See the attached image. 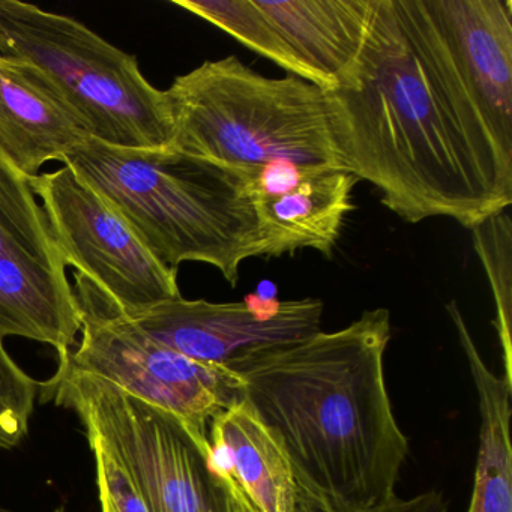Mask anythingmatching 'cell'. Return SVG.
<instances>
[{"label":"cell","instance_id":"1","mask_svg":"<svg viewBox=\"0 0 512 512\" xmlns=\"http://www.w3.org/2000/svg\"><path fill=\"white\" fill-rule=\"evenodd\" d=\"M346 172L406 223L467 229L512 203V160L464 88L425 0H377L361 56L326 91Z\"/></svg>","mask_w":512,"mask_h":512},{"label":"cell","instance_id":"2","mask_svg":"<svg viewBox=\"0 0 512 512\" xmlns=\"http://www.w3.org/2000/svg\"><path fill=\"white\" fill-rule=\"evenodd\" d=\"M391 337V313L376 308L338 331L227 362L287 455L298 503L349 512L397 496L410 446L386 388Z\"/></svg>","mask_w":512,"mask_h":512},{"label":"cell","instance_id":"3","mask_svg":"<svg viewBox=\"0 0 512 512\" xmlns=\"http://www.w3.org/2000/svg\"><path fill=\"white\" fill-rule=\"evenodd\" d=\"M101 194L169 268L214 266L232 286L260 256L253 176L173 148L130 149L95 139L62 160Z\"/></svg>","mask_w":512,"mask_h":512},{"label":"cell","instance_id":"4","mask_svg":"<svg viewBox=\"0 0 512 512\" xmlns=\"http://www.w3.org/2000/svg\"><path fill=\"white\" fill-rule=\"evenodd\" d=\"M166 95L176 151L254 179L278 164L344 170L326 91L301 77L269 79L227 56L176 77Z\"/></svg>","mask_w":512,"mask_h":512},{"label":"cell","instance_id":"5","mask_svg":"<svg viewBox=\"0 0 512 512\" xmlns=\"http://www.w3.org/2000/svg\"><path fill=\"white\" fill-rule=\"evenodd\" d=\"M0 53L25 62L61 95L91 139L118 148H169L172 113L137 59L79 20L0 0Z\"/></svg>","mask_w":512,"mask_h":512},{"label":"cell","instance_id":"6","mask_svg":"<svg viewBox=\"0 0 512 512\" xmlns=\"http://www.w3.org/2000/svg\"><path fill=\"white\" fill-rule=\"evenodd\" d=\"M40 394L77 413L88 440L127 472L149 512H229L223 482L209 466L208 437L176 416L64 364L40 383Z\"/></svg>","mask_w":512,"mask_h":512},{"label":"cell","instance_id":"7","mask_svg":"<svg viewBox=\"0 0 512 512\" xmlns=\"http://www.w3.org/2000/svg\"><path fill=\"white\" fill-rule=\"evenodd\" d=\"M76 287L82 338L59 364L112 383L202 437L218 413L241 400L242 380L232 368L194 361L157 343L113 311L88 280L76 275Z\"/></svg>","mask_w":512,"mask_h":512},{"label":"cell","instance_id":"8","mask_svg":"<svg viewBox=\"0 0 512 512\" xmlns=\"http://www.w3.org/2000/svg\"><path fill=\"white\" fill-rule=\"evenodd\" d=\"M65 265L119 314L181 298L178 269L163 265L128 221L71 167L29 179Z\"/></svg>","mask_w":512,"mask_h":512},{"label":"cell","instance_id":"9","mask_svg":"<svg viewBox=\"0 0 512 512\" xmlns=\"http://www.w3.org/2000/svg\"><path fill=\"white\" fill-rule=\"evenodd\" d=\"M121 316L152 340L187 358L226 365L250 350L316 334L322 323L323 302L310 298L278 302L251 295L241 302L215 304L181 296Z\"/></svg>","mask_w":512,"mask_h":512},{"label":"cell","instance_id":"10","mask_svg":"<svg viewBox=\"0 0 512 512\" xmlns=\"http://www.w3.org/2000/svg\"><path fill=\"white\" fill-rule=\"evenodd\" d=\"M425 7L491 136L512 160L511 0H425Z\"/></svg>","mask_w":512,"mask_h":512},{"label":"cell","instance_id":"11","mask_svg":"<svg viewBox=\"0 0 512 512\" xmlns=\"http://www.w3.org/2000/svg\"><path fill=\"white\" fill-rule=\"evenodd\" d=\"M358 181L334 167L278 164L263 170L253 188L260 256L280 257L302 248L331 256L353 209L352 190Z\"/></svg>","mask_w":512,"mask_h":512},{"label":"cell","instance_id":"12","mask_svg":"<svg viewBox=\"0 0 512 512\" xmlns=\"http://www.w3.org/2000/svg\"><path fill=\"white\" fill-rule=\"evenodd\" d=\"M91 139L61 95L31 65L0 53V152L26 178Z\"/></svg>","mask_w":512,"mask_h":512},{"label":"cell","instance_id":"13","mask_svg":"<svg viewBox=\"0 0 512 512\" xmlns=\"http://www.w3.org/2000/svg\"><path fill=\"white\" fill-rule=\"evenodd\" d=\"M310 71L314 85L337 88L355 67L377 0H256Z\"/></svg>","mask_w":512,"mask_h":512},{"label":"cell","instance_id":"14","mask_svg":"<svg viewBox=\"0 0 512 512\" xmlns=\"http://www.w3.org/2000/svg\"><path fill=\"white\" fill-rule=\"evenodd\" d=\"M212 469L229 476L259 512H295L298 488L287 455L245 400L218 413L208 430Z\"/></svg>","mask_w":512,"mask_h":512},{"label":"cell","instance_id":"15","mask_svg":"<svg viewBox=\"0 0 512 512\" xmlns=\"http://www.w3.org/2000/svg\"><path fill=\"white\" fill-rule=\"evenodd\" d=\"M47 263L65 265L43 206L0 152V325L22 308Z\"/></svg>","mask_w":512,"mask_h":512},{"label":"cell","instance_id":"16","mask_svg":"<svg viewBox=\"0 0 512 512\" xmlns=\"http://www.w3.org/2000/svg\"><path fill=\"white\" fill-rule=\"evenodd\" d=\"M478 395L481 428L467 512H512V386L485 364L457 302L446 305Z\"/></svg>","mask_w":512,"mask_h":512},{"label":"cell","instance_id":"17","mask_svg":"<svg viewBox=\"0 0 512 512\" xmlns=\"http://www.w3.org/2000/svg\"><path fill=\"white\" fill-rule=\"evenodd\" d=\"M176 7L217 26L253 52L265 56L293 76L313 82L310 71L284 40L256 0H173Z\"/></svg>","mask_w":512,"mask_h":512},{"label":"cell","instance_id":"18","mask_svg":"<svg viewBox=\"0 0 512 512\" xmlns=\"http://www.w3.org/2000/svg\"><path fill=\"white\" fill-rule=\"evenodd\" d=\"M473 247L487 274L496 305V331L502 349L503 377L512 386V224L506 211L473 227Z\"/></svg>","mask_w":512,"mask_h":512},{"label":"cell","instance_id":"19","mask_svg":"<svg viewBox=\"0 0 512 512\" xmlns=\"http://www.w3.org/2000/svg\"><path fill=\"white\" fill-rule=\"evenodd\" d=\"M40 383L8 355L0 337V448L13 449L29 433Z\"/></svg>","mask_w":512,"mask_h":512},{"label":"cell","instance_id":"20","mask_svg":"<svg viewBox=\"0 0 512 512\" xmlns=\"http://www.w3.org/2000/svg\"><path fill=\"white\" fill-rule=\"evenodd\" d=\"M88 442L95 457L101 512H149L127 472L101 448L100 443Z\"/></svg>","mask_w":512,"mask_h":512},{"label":"cell","instance_id":"21","mask_svg":"<svg viewBox=\"0 0 512 512\" xmlns=\"http://www.w3.org/2000/svg\"><path fill=\"white\" fill-rule=\"evenodd\" d=\"M295 512H329L322 509L310 508V506L298 503ZM349 512H448V502L442 491L430 490L424 493L416 494L409 499H401L394 496L386 502L379 505L370 506V508L356 509Z\"/></svg>","mask_w":512,"mask_h":512},{"label":"cell","instance_id":"22","mask_svg":"<svg viewBox=\"0 0 512 512\" xmlns=\"http://www.w3.org/2000/svg\"><path fill=\"white\" fill-rule=\"evenodd\" d=\"M209 466H211V464H209ZM214 472L217 473L218 478L223 482L224 490H226L229 512H259L253 505H251L247 496L239 490L238 485H236L229 476L224 475V473L217 472V470H214Z\"/></svg>","mask_w":512,"mask_h":512},{"label":"cell","instance_id":"23","mask_svg":"<svg viewBox=\"0 0 512 512\" xmlns=\"http://www.w3.org/2000/svg\"><path fill=\"white\" fill-rule=\"evenodd\" d=\"M0 512H11L10 509L4 508V506H0Z\"/></svg>","mask_w":512,"mask_h":512},{"label":"cell","instance_id":"24","mask_svg":"<svg viewBox=\"0 0 512 512\" xmlns=\"http://www.w3.org/2000/svg\"><path fill=\"white\" fill-rule=\"evenodd\" d=\"M55 512H65V511H64V508H59V509H56Z\"/></svg>","mask_w":512,"mask_h":512}]
</instances>
